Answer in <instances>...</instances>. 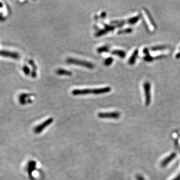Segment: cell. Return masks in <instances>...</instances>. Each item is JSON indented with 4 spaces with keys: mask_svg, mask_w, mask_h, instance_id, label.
<instances>
[{
    "mask_svg": "<svg viewBox=\"0 0 180 180\" xmlns=\"http://www.w3.org/2000/svg\"><path fill=\"white\" fill-rule=\"evenodd\" d=\"M151 85L149 82H145L144 84V89L145 92L146 104L149 105L151 101Z\"/></svg>",
    "mask_w": 180,
    "mask_h": 180,
    "instance_id": "cell-5",
    "label": "cell"
},
{
    "mask_svg": "<svg viewBox=\"0 0 180 180\" xmlns=\"http://www.w3.org/2000/svg\"><path fill=\"white\" fill-rule=\"evenodd\" d=\"M72 94L74 96L86 95L88 94L96 95V89H75L72 91Z\"/></svg>",
    "mask_w": 180,
    "mask_h": 180,
    "instance_id": "cell-2",
    "label": "cell"
},
{
    "mask_svg": "<svg viewBox=\"0 0 180 180\" xmlns=\"http://www.w3.org/2000/svg\"><path fill=\"white\" fill-rule=\"evenodd\" d=\"M143 53L146 55H149V51H148V49L147 48H145L144 49V50H143Z\"/></svg>",
    "mask_w": 180,
    "mask_h": 180,
    "instance_id": "cell-20",
    "label": "cell"
},
{
    "mask_svg": "<svg viewBox=\"0 0 180 180\" xmlns=\"http://www.w3.org/2000/svg\"><path fill=\"white\" fill-rule=\"evenodd\" d=\"M53 122V119L52 118H49L48 119L45 121V122H43L42 123H41V124L35 127L34 129V132L37 134H40L46 128L48 127L49 126H50Z\"/></svg>",
    "mask_w": 180,
    "mask_h": 180,
    "instance_id": "cell-3",
    "label": "cell"
},
{
    "mask_svg": "<svg viewBox=\"0 0 180 180\" xmlns=\"http://www.w3.org/2000/svg\"><path fill=\"white\" fill-rule=\"evenodd\" d=\"M0 56L7 57L15 59H17L20 57L19 54L17 53L11 52H8L6 51H0Z\"/></svg>",
    "mask_w": 180,
    "mask_h": 180,
    "instance_id": "cell-6",
    "label": "cell"
},
{
    "mask_svg": "<svg viewBox=\"0 0 180 180\" xmlns=\"http://www.w3.org/2000/svg\"><path fill=\"white\" fill-rule=\"evenodd\" d=\"M97 52L99 54L103 53H107L109 52V48L107 46H102L101 47L97 49Z\"/></svg>",
    "mask_w": 180,
    "mask_h": 180,
    "instance_id": "cell-13",
    "label": "cell"
},
{
    "mask_svg": "<svg viewBox=\"0 0 180 180\" xmlns=\"http://www.w3.org/2000/svg\"><path fill=\"white\" fill-rule=\"evenodd\" d=\"M111 54L112 55H115V56H117L120 58H125L126 55L125 51H123L121 50H114L111 51Z\"/></svg>",
    "mask_w": 180,
    "mask_h": 180,
    "instance_id": "cell-8",
    "label": "cell"
},
{
    "mask_svg": "<svg viewBox=\"0 0 180 180\" xmlns=\"http://www.w3.org/2000/svg\"><path fill=\"white\" fill-rule=\"evenodd\" d=\"M146 13L147 14V15H148V16H149V19L150 20V21L152 23V24H153L154 26H155V23H154V21H153V18L151 17V16L150 14L149 13V12H148V11H147L146 10Z\"/></svg>",
    "mask_w": 180,
    "mask_h": 180,
    "instance_id": "cell-19",
    "label": "cell"
},
{
    "mask_svg": "<svg viewBox=\"0 0 180 180\" xmlns=\"http://www.w3.org/2000/svg\"><path fill=\"white\" fill-rule=\"evenodd\" d=\"M120 113L118 112L110 113H99L98 114L99 118L101 119H117L120 117Z\"/></svg>",
    "mask_w": 180,
    "mask_h": 180,
    "instance_id": "cell-4",
    "label": "cell"
},
{
    "mask_svg": "<svg viewBox=\"0 0 180 180\" xmlns=\"http://www.w3.org/2000/svg\"><path fill=\"white\" fill-rule=\"evenodd\" d=\"M138 53H139V51H138V49H136V50L134 51L133 54L131 55V57L130 58L129 60L128 61V63L130 65H133L136 62V59L138 57Z\"/></svg>",
    "mask_w": 180,
    "mask_h": 180,
    "instance_id": "cell-9",
    "label": "cell"
},
{
    "mask_svg": "<svg viewBox=\"0 0 180 180\" xmlns=\"http://www.w3.org/2000/svg\"><path fill=\"white\" fill-rule=\"evenodd\" d=\"M139 16H137L134 17L133 18H131L130 19H127L126 21H127V23L131 24V25H134L139 21Z\"/></svg>",
    "mask_w": 180,
    "mask_h": 180,
    "instance_id": "cell-12",
    "label": "cell"
},
{
    "mask_svg": "<svg viewBox=\"0 0 180 180\" xmlns=\"http://www.w3.org/2000/svg\"><path fill=\"white\" fill-rule=\"evenodd\" d=\"M133 31V29L131 28H128L119 30L117 33L118 34H128V33H132Z\"/></svg>",
    "mask_w": 180,
    "mask_h": 180,
    "instance_id": "cell-14",
    "label": "cell"
},
{
    "mask_svg": "<svg viewBox=\"0 0 180 180\" xmlns=\"http://www.w3.org/2000/svg\"></svg>",
    "mask_w": 180,
    "mask_h": 180,
    "instance_id": "cell-26",
    "label": "cell"
},
{
    "mask_svg": "<svg viewBox=\"0 0 180 180\" xmlns=\"http://www.w3.org/2000/svg\"><path fill=\"white\" fill-rule=\"evenodd\" d=\"M169 47V46L167 45H161V46H154L153 47L151 48L152 51H157V50H164L166 49Z\"/></svg>",
    "mask_w": 180,
    "mask_h": 180,
    "instance_id": "cell-15",
    "label": "cell"
},
{
    "mask_svg": "<svg viewBox=\"0 0 180 180\" xmlns=\"http://www.w3.org/2000/svg\"><path fill=\"white\" fill-rule=\"evenodd\" d=\"M136 178H137V180H145L144 178H143V177H142V176L139 175H138L137 176Z\"/></svg>",
    "mask_w": 180,
    "mask_h": 180,
    "instance_id": "cell-23",
    "label": "cell"
},
{
    "mask_svg": "<svg viewBox=\"0 0 180 180\" xmlns=\"http://www.w3.org/2000/svg\"><path fill=\"white\" fill-rule=\"evenodd\" d=\"M174 157H175V154H172L169 157V158H167L163 162L162 165H163L164 166H165L166 165H167V163H169V162L171 161L172 159H173Z\"/></svg>",
    "mask_w": 180,
    "mask_h": 180,
    "instance_id": "cell-17",
    "label": "cell"
},
{
    "mask_svg": "<svg viewBox=\"0 0 180 180\" xmlns=\"http://www.w3.org/2000/svg\"><path fill=\"white\" fill-rule=\"evenodd\" d=\"M165 56H166V55H159V56H157V57H156L155 58H156V59L162 58L165 57Z\"/></svg>",
    "mask_w": 180,
    "mask_h": 180,
    "instance_id": "cell-24",
    "label": "cell"
},
{
    "mask_svg": "<svg viewBox=\"0 0 180 180\" xmlns=\"http://www.w3.org/2000/svg\"><path fill=\"white\" fill-rule=\"evenodd\" d=\"M144 60L145 61H148V62H150V61H153L154 59V58L152 57L150 55H146V56L144 58Z\"/></svg>",
    "mask_w": 180,
    "mask_h": 180,
    "instance_id": "cell-18",
    "label": "cell"
},
{
    "mask_svg": "<svg viewBox=\"0 0 180 180\" xmlns=\"http://www.w3.org/2000/svg\"><path fill=\"white\" fill-rule=\"evenodd\" d=\"M106 17V13L103 12L101 13V15H100V17L102 19H104V18H105Z\"/></svg>",
    "mask_w": 180,
    "mask_h": 180,
    "instance_id": "cell-22",
    "label": "cell"
},
{
    "mask_svg": "<svg viewBox=\"0 0 180 180\" xmlns=\"http://www.w3.org/2000/svg\"><path fill=\"white\" fill-rule=\"evenodd\" d=\"M37 163L35 161L32 160L29 162L27 165V171L30 177H32L33 173L36 170Z\"/></svg>",
    "mask_w": 180,
    "mask_h": 180,
    "instance_id": "cell-7",
    "label": "cell"
},
{
    "mask_svg": "<svg viewBox=\"0 0 180 180\" xmlns=\"http://www.w3.org/2000/svg\"><path fill=\"white\" fill-rule=\"evenodd\" d=\"M113 61H114L113 58L109 57L105 60L104 64L106 66H110L113 63Z\"/></svg>",
    "mask_w": 180,
    "mask_h": 180,
    "instance_id": "cell-16",
    "label": "cell"
},
{
    "mask_svg": "<svg viewBox=\"0 0 180 180\" xmlns=\"http://www.w3.org/2000/svg\"><path fill=\"white\" fill-rule=\"evenodd\" d=\"M56 73L57 74L60 75V76H62V75L71 76L73 74L71 71L63 69H59L58 70H56Z\"/></svg>",
    "mask_w": 180,
    "mask_h": 180,
    "instance_id": "cell-10",
    "label": "cell"
},
{
    "mask_svg": "<svg viewBox=\"0 0 180 180\" xmlns=\"http://www.w3.org/2000/svg\"><path fill=\"white\" fill-rule=\"evenodd\" d=\"M102 24L104 26V29L106 31L107 33L109 32L110 31H113L115 30L116 28L117 27L116 25H112V24L109 25V24H107L106 23H102Z\"/></svg>",
    "mask_w": 180,
    "mask_h": 180,
    "instance_id": "cell-11",
    "label": "cell"
},
{
    "mask_svg": "<svg viewBox=\"0 0 180 180\" xmlns=\"http://www.w3.org/2000/svg\"><path fill=\"white\" fill-rule=\"evenodd\" d=\"M67 62L70 64L82 66V67H86L90 69H93L95 67V65L92 63L88 62V61L80 60L78 59L73 58H68L67 59Z\"/></svg>",
    "mask_w": 180,
    "mask_h": 180,
    "instance_id": "cell-1",
    "label": "cell"
},
{
    "mask_svg": "<svg viewBox=\"0 0 180 180\" xmlns=\"http://www.w3.org/2000/svg\"><path fill=\"white\" fill-rule=\"evenodd\" d=\"M24 71H25V73L27 75L29 74L30 70L28 69V68L27 67H25V69H24Z\"/></svg>",
    "mask_w": 180,
    "mask_h": 180,
    "instance_id": "cell-21",
    "label": "cell"
},
{
    "mask_svg": "<svg viewBox=\"0 0 180 180\" xmlns=\"http://www.w3.org/2000/svg\"><path fill=\"white\" fill-rule=\"evenodd\" d=\"M176 57L177 58H179L180 57V52L177 54L176 56Z\"/></svg>",
    "mask_w": 180,
    "mask_h": 180,
    "instance_id": "cell-25",
    "label": "cell"
}]
</instances>
